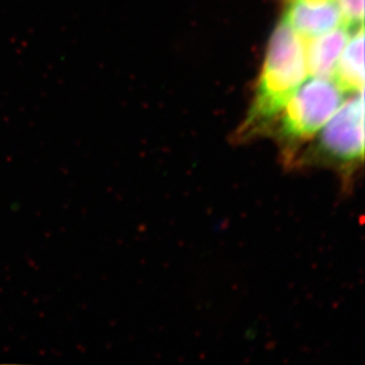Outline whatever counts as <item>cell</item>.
Here are the masks:
<instances>
[{
	"instance_id": "1",
	"label": "cell",
	"mask_w": 365,
	"mask_h": 365,
	"mask_svg": "<svg viewBox=\"0 0 365 365\" xmlns=\"http://www.w3.org/2000/svg\"><path fill=\"white\" fill-rule=\"evenodd\" d=\"M307 76L305 41L283 21L269 41L251 108L240 129L242 138L269 129Z\"/></svg>"
},
{
	"instance_id": "2",
	"label": "cell",
	"mask_w": 365,
	"mask_h": 365,
	"mask_svg": "<svg viewBox=\"0 0 365 365\" xmlns=\"http://www.w3.org/2000/svg\"><path fill=\"white\" fill-rule=\"evenodd\" d=\"M345 100V93L330 77H310L286 104L273 125L287 150L314 140Z\"/></svg>"
},
{
	"instance_id": "3",
	"label": "cell",
	"mask_w": 365,
	"mask_h": 365,
	"mask_svg": "<svg viewBox=\"0 0 365 365\" xmlns=\"http://www.w3.org/2000/svg\"><path fill=\"white\" fill-rule=\"evenodd\" d=\"M309 158L339 168L357 167L364 158V95H349L316 136Z\"/></svg>"
},
{
	"instance_id": "4",
	"label": "cell",
	"mask_w": 365,
	"mask_h": 365,
	"mask_svg": "<svg viewBox=\"0 0 365 365\" xmlns=\"http://www.w3.org/2000/svg\"><path fill=\"white\" fill-rule=\"evenodd\" d=\"M284 21L304 41L346 24L334 0H293Z\"/></svg>"
},
{
	"instance_id": "5",
	"label": "cell",
	"mask_w": 365,
	"mask_h": 365,
	"mask_svg": "<svg viewBox=\"0 0 365 365\" xmlns=\"http://www.w3.org/2000/svg\"><path fill=\"white\" fill-rule=\"evenodd\" d=\"M355 29L357 28L341 24L323 35L305 41V59L309 76L331 78L338 59Z\"/></svg>"
},
{
	"instance_id": "6",
	"label": "cell",
	"mask_w": 365,
	"mask_h": 365,
	"mask_svg": "<svg viewBox=\"0 0 365 365\" xmlns=\"http://www.w3.org/2000/svg\"><path fill=\"white\" fill-rule=\"evenodd\" d=\"M331 78L345 95L364 90V30L363 26L352 31Z\"/></svg>"
},
{
	"instance_id": "7",
	"label": "cell",
	"mask_w": 365,
	"mask_h": 365,
	"mask_svg": "<svg viewBox=\"0 0 365 365\" xmlns=\"http://www.w3.org/2000/svg\"><path fill=\"white\" fill-rule=\"evenodd\" d=\"M341 11V17L351 28L363 26L364 0H334Z\"/></svg>"
}]
</instances>
